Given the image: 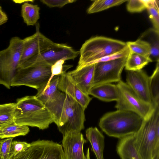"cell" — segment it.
<instances>
[{
    "mask_svg": "<svg viewBox=\"0 0 159 159\" xmlns=\"http://www.w3.org/2000/svg\"><path fill=\"white\" fill-rule=\"evenodd\" d=\"M133 143L141 159H159V106H155L150 116L133 135Z\"/></svg>",
    "mask_w": 159,
    "mask_h": 159,
    "instance_id": "cell-1",
    "label": "cell"
},
{
    "mask_svg": "<svg viewBox=\"0 0 159 159\" xmlns=\"http://www.w3.org/2000/svg\"><path fill=\"white\" fill-rule=\"evenodd\" d=\"M14 120L16 124L40 129L48 128L54 122L49 111L35 96H27L16 100Z\"/></svg>",
    "mask_w": 159,
    "mask_h": 159,
    "instance_id": "cell-2",
    "label": "cell"
},
{
    "mask_svg": "<svg viewBox=\"0 0 159 159\" xmlns=\"http://www.w3.org/2000/svg\"><path fill=\"white\" fill-rule=\"evenodd\" d=\"M143 120L134 112L117 110L104 115L100 119L99 126L108 136L120 139L136 133Z\"/></svg>",
    "mask_w": 159,
    "mask_h": 159,
    "instance_id": "cell-3",
    "label": "cell"
},
{
    "mask_svg": "<svg viewBox=\"0 0 159 159\" xmlns=\"http://www.w3.org/2000/svg\"><path fill=\"white\" fill-rule=\"evenodd\" d=\"M127 46L125 42L120 40L102 36L92 37L82 45L76 69L93 64L98 60L120 51Z\"/></svg>",
    "mask_w": 159,
    "mask_h": 159,
    "instance_id": "cell-4",
    "label": "cell"
},
{
    "mask_svg": "<svg viewBox=\"0 0 159 159\" xmlns=\"http://www.w3.org/2000/svg\"><path fill=\"white\" fill-rule=\"evenodd\" d=\"M23 49V39L12 37L8 46L0 50V84L10 89L17 69Z\"/></svg>",
    "mask_w": 159,
    "mask_h": 159,
    "instance_id": "cell-5",
    "label": "cell"
},
{
    "mask_svg": "<svg viewBox=\"0 0 159 159\" xmlns=\"http://www.w3.org/2000/svg\"><path fill=\"white\" fill-rule=\"evenodd\" d=\"M52 65L39 61L30 66L17 69L11 86H25L37 90L46 85L51 77Z\"/></svg>",
    "mask_w": 159,
    "mask_h": 159,
    "instance_id": "cell-6",
    "label": "cell"
},
{
    "mask_svg": "<svg viewBox=\"0 0 159 159\" xmlns=\"http://www.w3.org/2000/svg\"><path fill=\"white\" fill-rule=\"evenodd\" d=\"M66 98L58 129L64 135L70 131L81 132L84 129L85 109L70 95L65 93Z\"/></svg>",
    "mask_w": 159,
    "mask_h": 159,
    "instance_id": "cell-7",
    "label": "cell"
},
{
    "mask_svg": "<svg viewBox=\"0 0 159 159\" xmlns=\"http://www.w3.org/2000/svg\"><path fill=\"white\" fill-rule=\"evenodd\" d=\"M116 85L118 90L119 98L115 107L117 110L133 112L144 120L150 116L155 106L141 99L126 83L121 80Z\"/></svg>",
    "mask_w": 159,
    "mask_h": 159,
    "instance_id": "cell-8",
    "label": "cell"
},
{
    "mask_svg": "<svg viewBox=\"0 0 159 159\" xmlns=\"http://www.w3.org/2000/svg\"><path fill=\"white\" fill-rule=\"evenodd\" d=\"M60 75L54 76L47 85L37 90L35 96L52 115L57 126L66 98V93L58 88Z\"/></svg>",
    "mask_w": 159,
    "mask_h": 159,
    "instance_id": "cell-9",
    "label": "cell"
},
{
    "mask_svg": "<svg viewBox=\"0 0 159 159\" xmlns=\"http://www.w3.org/2000/svg\"><path fill=\"white\" fill-rule=\"evenodd\" d=\"M23 41V49L17 69L36 63L40 54L54 43L41 33L37 26L36 33Z\"/></svg>",
    "mask_w": 159,
    "mask_h": 159,
    "instance_id": "cell-10",
    "label": "cell"
},
{
    "mask_svg": "<svg viewBox=\"0 0 159 159\" xmlns=\"http://www.w3.org/2000/svg\"><path fill=\"white\" fill-rule=\"evenodd\" d=\"M11 159H65L61 145L53 141L38 140Z\"/></svg>",
    "mask_w": 159,
    "mask_h": 159,
    "instance_id": "cell-11",
    "label": "cell"
},
{
    "mask_svg": "<svg viewBox=\"0 0 159 159\" xmlns=\"http://www.w3.org/2000/svg\"><path fill=\"white\" fill-rule=\"evenodd\" d=\"M127 58L95 64L93 86L121 81V73Z\"/></svg>",
    "mask_w": 159,
    "mask_h": 159,
    "instance_id": "cell-12",
    "label": "cell"
},
{
    "mask_svg": "<svg viewBox=\"0 0 159 159\" xmlns=\"http://www.w3.org/2000/svg\"><path fill=\"white\" fill-rule=\"evenodd\" d=\"M149 79L150 77L142 69L126 70V83L141 99L153 104L150 89Z\"/></svg>",
    "mask_w": 159,
    "mask_h": 159,
    "instance_id": "cell-13",
    "label": "cell"
},
{
    "mask_svg": "<svg viewBox=\"0 0 159 159\" xmlns=\"http://www.w3.org/2000/svg\"><path fill=\"white\" fill-rule=\"evenodd\" d=\"M86 142L81 132L70 131L63 135L61 145L65 159H87L83 148Z\"/></svg>",
    "mask_w": 159,
    "mask_h": 159,
    "instance_id": "cell-14",
    "label": "cell"
},
{
    "mask_svg": "<svg viewBox=\"0 0 159 159\" xmlns=\"http://www.w3.org/2000/svg\"><path fill=\"white\" fill-rule=\"evenodd\" d=\"M79 54L80 51L70 46L54 42L40 54L36 62L42 61L52 66L61 60H74Z\"/></svg>",
    "mask_w": 159,
    "mask_h": 159,
    "instance_id": "cell-15",
    "label": "cell"
},
{
    "mask_svg": "<svg viewBox=\"0 0 159 159\" xmlns=\"http://www.w3.org/2000/svg\"><path fill=\"white\" fill-rule=\"evenodd\" d=\"M95 64L83 66L66 73L72 82L85 93L93 86Z\"/></svg>",
    "mask_w": 159,
    "mask_h": 159,
    "instance_id": "cell-16",
    "label": "cell"
},
{
    "mask_svg": "<svg viewBox=\"0 0 159 159\" xmlns=\"http://www.w3.org/2000/svg\"><path fill=\"white\" fill-rule=\"evenodd\" d=\"M58 89L73 97L85 110L92 98L77 87L68 77L66 71L60 75Z\"/></svg>",
    "mask_w": 159,
    "mask_h": 159,
    "instance_id": "cell-17",
    "label": "cell"
},
{
    "mask_svg": "<svg viewBox=\"0 0 159 159\" xmlns=\"http://www.w3.org/2000/svg\"><path fill=\"white\" fill-rule=\"evenodd\" d=\"M89 94L105 102L116 101L119 98V92L116 85L111 83L93 86L89 90Z\"/></svg>",
    "mask_w": 159,
    "mask_h": 159,
    "instance_id": "cell-18",
    "label": "cell"
},
{
    "mask_svg": "<svg viewBox=\"0 0 159 159\" xmlns=\"http://www.w3.org/2000/svg\"><path fill=\"white\" fill-rule=\"evenodd\" d=\"M86 136L91 145L97 159H104V137L96 127H90L85 131Z\"/></svg>",
    "mask_w": 159,
    "mask_h": 159,
    "instance_id": "cell-19",
    "label": "cell"
},
{
    "mask_svg": "<svg viewBox=\"0 0 159 159\" xmlns=\"http://www.w3.org/2000/svg\"><path fill=\"white\" fill-rule=\"evenodd\" d=\"M133 135L120 139L116 150L120 159H141L134 144Z\"/></svg>",
    "mask_w": 159,
    "mask_h": 159,
    "instance_id": "cell-20",
    "label": "cell"
},
{
    "mask_svg": "<svg viewBox=\"0 0 159 159\" xmlns=\"http://www.w3.org/2000/svg\"><path fill=\"white\" fill-rule=\"evenodd\" d=\"M150 44L151 48L150 58L152 61H159V31L150 28L143 33L139 38Z\"/></svg>",
    "mask_w": 159,
    "mask_h": 159,
    "instance_id": "cell-21",
    "label": "cell"
},
{
    "mask_svg": "<svg viewBox=\"0 0 159 159\" xmlns=\"http://www.w3.org/2000/svg\"><path fill=\"white\" fill-rule=\"evenodd\" d=\"M40 7L37 5H33L28 2L22 5L21 15L24 22L28 26L36 24L39 18Z\"/></svg>",
    "mask_w": 159,
    "mask_h": 159,
    "instance_id": "cell-22",
    "label": "cell"
},
{
    "mask_svg": "<svg viewBox=\"0 0 159 159\" xmlns=\"http://www.w3.org/2000/svg\"><path fill=\"white\" fill-rule=\"evenodd\" d=\"M30 131L28 126L14 123L0 128V139L25 136Z\"/></svg>",
    "mask_w": 159,
    "mask_h": 159,
    "instance_id": "cell-23",
    "label": "cell"
},
{
    "mask_svg": "<svg viewBox=\"0 0 159 159\" xmlns=\"http://www.w3.org/2000/svg\"><path fill=\"white\" fill-rule=\"evenodd\" d=\"M16 103L0 104V128L15 123Z\"/></svg>",
    "mask_w": 159,
    "mask_h": 159,
    "instance_id": "cell-24",
    "label": "cell"
},
{
    "mask_svg": "<svg viewBox=\"0 0 159 159\" xmlns=\"http://www.w3.org/2000/svg\"><path fill=\"white\" fill-rule=\"evenodd\" d=\"M150 58L130 52L127 58L125 66L126 70H142L149 63L152 62Z\"/></svg>",
    "mask_w": 159,
    "mask_h": 159,
    "instance_id": "cell-25",
    "label": "cell"
},
{
    "mask_svg": "<svg viewBox=\"0 0 159 159\" xmlns=\"http://www.w3.org/2000/svg\"><path fill=\"white\" fill-rule=\"evenodd\" d=\"M125 0H96L87 10L88 14L98 12L127 2Z\"/></svg>",
    "mask_w": 159,
    "mask_h": 159,
    "instance_id": "cell-26",
    "label": "cell"
},
{
    "mask_svg": "<svg viewBox=\"0 0 159 159\" xmlns=\"http://www.w3.org/2000/svg\"><path fill=\"white\" fill-rule=\"evenodd\" d=\"M126 43L130 52L150 58L151 48L147 42L139 39L135 41H128Z\"/></svg>",
    "mask_w": 159,
    "mask_h": 159,
    "instance_id": "cell-27",
    "label": "cell"
},
{
    "mask_svg": "<svg viewBox=\"0 0 159 159\" xmlns=\"http://www.w3.org/2000/svg\"><path fill=\"white\" fill-rule=\"evenodd\" d=\"M149 87L152 102L154 106H159V61L150 76Z\"/></svg>",
    "mask_w": 159,
    "mask_h": 159,
    "instance_id": "cell-28",
    "label": "cell"
},
{
    "mask_svg": "<svg viewBox=\"0 0 159 159\" xmlns=\"http://www.w3.org/2000/svg\"><path fill=\"white\" fill-rule=\"evenodd\" d=\"M146 6L149 18L153 28L159 31V1L156 0H144Z\"/></svg>",
    "mask_w": 159,
    "mask_h": 159,
    "instance_id": "cell-29",
    "label": "cell"
},
{
    "mask_svg": "<svg viewBox=\"0 0 159 159\" xmlns=\"http://www.w3.org/2000/svg\"><path fill=\"white\" fill-rule=\"evenodd\" d=\"M30 145V143H28L26 142L12 141L8 159H11L19 153L25 150Z\"/></svg>",
    "mask_w": 159,
    "mask_h": 159,
    "instance_id": "cell-30",
    "label": "cell"
},
{
    "mask_svg": "<svg viewBox=\"0 0 159 159\" xmlns=\"http://www.w3.org/2000/svg\"><path fill=\"white\" fill-rule=\"evenodd\" d=\"M130 52L128 47L127 46L125 48L120 51L106 56L94 62V64L127 57L129 54Z\"/></svg>",
    "mask_w": 159,
    "mask_h": 159,
    "instance_id": "cell-31",
    "label": "cell"
},
{
    "mask_svg": "<svg viewBox=\"0 0 159 159\" xmlns=\"http://www.w3.org/2000/svg\"><path fill=\"white\" fill-rule=\"evenodd\" d=\"M126 7L130 12H140L146 9V6L144 0H128Z\"/></svg>",
    "mask_w": 159,
    "mask_h": 159,
    "instance_id": "cell-32",
    "label": "cell"
},
{
    "mask_svg": "<svg viewBox=\"0 0 159 159\" xmlns=\"http://www.w3.org/2000/svg\"><path fill=\"white\" fill-rule=\"evenodd\" d=\"M13 138L0 139V158L8 159Z\"/></svg>",
    "mask_w": 159,
    "mask_h": 159,
    "instance_id": "cell-33",
    "label": "cell"
},
{
    "mask_svg": "<svg viewBox=\"0 0 159 159\" xmlns=\"http://www.w3.org/2000/svg\"><path fill=\"white\" fill-rule=\"evenodd\" d=\"M75 0H41L40 1L49 7H62L65 5L76 2Z\"/></svg>",
    "mask_w": 159,
    "mask_h": 159,
    "instance_id": "cell-34",
    "label": "cell"
},
{
    "mask_svg": "<svg viewBox=\"0 0 159 159\" xmlns=\"http://www.w3.org/2000/svg\"><path fill=\"white\" fill-rule=\"evenodd\" d=\"M65 61L63 60H60L51 66V70L52 75L50 80L54 76L59 75L62 74L66 70H63V64Z\"/></svg>",
    "mask_w": 159,
    "mask_h": 159,
    "instance_id": "cell-35",
    "label": "cell"
},
{
    "mask_svg": "<svg viewBox=\"0 0 159 159\" xmlns=\"http://www.w3.org/2000/svg\"><path fill=\"white\" fill-rule=\"evenodd\" d=\"M8 18L6 13L1 8L0 9V26L6 23L7 21Z\"/></svg>",
    "mask_w": 159,
    "mask_h": 159,
    "instance_id": "cell-36",
    "label": "cell"
},
{
    "mask_svg": "<svg viewBox=\"0 0 159 159\" xmlns=\"http://www.w3.org/2000/svg\"><path fill=\"white\" fill-rule=\"evenodd\" d=\"M86 156V157L87 159H90L89 148L87 149Z\"/></svg>",
    "mask_w": 159,
    "mask_h": 159,
    "instance_id": "cell-37",
    "label": "cell"
},
{
    "mask_svg": "<svg viewBox=\"0 0 159 159\" xmlns=\"http://www.w3.org/2000/svg\"><path fill=\"white\" fill-rule=\"evenodd\" d=\"M2 8L0 6V9L1 8Z\"/></svg>",
    "mask_w": 159,
    "mask_h": 159,
    "instance_id": "cell-38",
    "label": "cell"
},
{
    "mask_svg": "<svg viewBox=\"0 0 159 159\" xmlns=\"http://www.w3.org/2000/svg\"><path fill=\"white\" fill-rule=\"evenodd\" d=\"M0 159H1L0 158Z\"/></svg>",
    "mask_w": 159,
    "mask_h": 159,
    "instance_id": "cell-39",
    "label": "cell"
}]
</instances>
